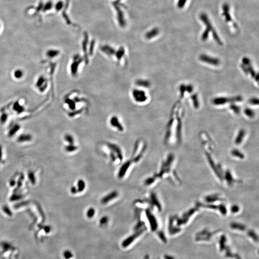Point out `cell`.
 Segmentation results:
<instances>
[{"label": "cell", "instance_id": "4316f807", "mask_svg": "<svg viewBox=\"0 0 259 259\" xmlns=\"http://www.w3.org/2000/svg\"><path fill=\"white\" fill-rule=\"evenodd\" d=\"M65 150L67 152H73V151L76 150L77 149V147L76 146L73 145H73H67L65 147Z\"/></svg>", "mask_w": 259, "mask_h": 259}, {"label": "cell", "instance_id": "83f0119b", "mask_svg": "<svg viewBox=\"0 0 259 259\" xmlns=\"http://www.w3.org/2000/svg\"><path fill=\"white\" fill-rule=\"evenodd\" d=\"M245 114L249 118H253L254 116V112L250 108H246L244 110Z\"/></svg>", "mask_w": 259, "mask_h": 259}, {"label": "cell", "instance_id": "e0dca14e", "mask_svg": "<svg viewBox=\"0 0 259 259\" xmlns=\"http://www.w3.org/2000/svg\"><path fill=\"white\" fill-rule=\"evenodd\" d=\"M60 54V51L56 50H49L46 52V56L50 59L57 57Z\"/></svg>", "mask_w": 259, "mask_h": 259}, {"label": "cell", "instance_id": "1f68e13d", "mask_svg": "<svg viewBox=\"0 0 259 259\" xmlns=\"http://www.w3.org/2000/svg\"><path fill=\"white\" fill-rule=\"evenodd\" d=\"M244 130H240V131H239V134H238V136H237V142L241 141L242 140V136H244Z\"/></svg>", "mask_w": 259, "mask_h": 259}, {"label": "cell", "instance_id": "6da1fadb", "mask_svg": "<svg viewBox=\"0 0 259 259\" xmlns=\"http://www.w3.org/2000/svg\"><path fill=\"white\" fill-rule=\"evenodd\" d=\"M131 96L135 103L139 105L145 104L148 100V96L145 89L137 87L132 90Z\"/></svg>", "mask_w": 259, "mask_h": 259}, {"label": "cell", "instance_id": "ffe728a7", "mask_svg": "<svg viewBox=\"0 0 259 259\" xmlns=\"http://www.w3.org/2000/svg\"><path fill=\"white\" fill-rule=\"evenodd\" d=\"M46 82H47V79H46L45 77L41 75V76H40L38 79L36 83V86L38 88H40V87L44 85Z\"/></svg>", "mask_w": 259, "mask_h": 259}, {"label": "cell", "instance_id": "4dcf8cb0", "mask_svg": "<svg viewBox=\"0 0 259 259\" xmlns=\"http://www.w3.org/2000/svg\"><path fill=\"white\" fill-rule=\"evenodd\" d=\"M187 0H178L177 2L178 7L180 9H182L185 6Z\"/></svg>", "mask_w": 259, "mask_h": 259}, {"label": "cell", "instance_id": "f6af8a7d", "mask_svg": "<svg viewBox=\"0 0 259 259\" xmlns=\"http://www.w3.org/2000/svg\"><path fill=\"white\" fill-rule=\"evenodd\" d=\"M71 192H72V193H73V194H75V193H77L78 192L77 189H76V188L74 187V186H73V187L71 188Z\"/></svg>", "mask_w": 259, "mask_h": 259}, {"label": "cell", "instance_id": "30bf717a", "mask_svg": "<svg viewBox=\"0 0 259 259\" xmlns=\"http://www.w3.org/2000/svg\"><path fill=\"white\" fill-rule=\"evenodd\" d=\"M107 145L108 147L110 148L111 151L116 153L119 159L120 160V161L122 160V159H123V155H122V150L120 149V148L119 147V146L116 145L114 143H107Z\"/></svg>", "mask_w": 259, "mask_h": 259}, {"label": "cell", "instance_id": "8992f818", "mask_svg": "<svg viewBox=\"0 0 259 259\" xmlns=\"http://www.w3.org/2000/svg\"><path fill=\"white\" fill-rule=\"evenodd\" d=\"M146 229H147V228L144 227L141 229L138 230L135 234L132 235V236H130L129 237H127L126 239H125L123 241V242L122 243V247L123 248H126L130 245L135 239H137L138 237H139L141 235H142V233H143V232L145 231Z\"/></svg>", "mask_w": 259, "mask_h": 259}, {"label": "cell", "instance_id": "3957f363", "mask_svg": "<svg viewBox=\"0 0 259 259\" xmlns=\"http://www.w3.org/2000/svg\"><path fill=\"white\" fill-rule=\"evenodd\" d=\"M83 63L85 64L83 57H81L78 54L73 56L70 67L71 74L72 76L75 77L78 75L80 67Z\"/></svg>", "mask_w": 259, "mask_h": 259}, {"label": "cell", "instance_id": "8fae6325", "mask_svg": "<svg viewBox=\"0 0 259 259\" xmlns=\"http://www.w3.org/2000/svg\"><path fill=\"white\" fill-rule=\"evenodd\" d=\"M135 85L136 87L145 89L151 86V83L149 81L144 79H138L135 81Z\"/></svg>", "mask_w": 259, "mask_h": 259}, {"label": "cell", "instance_id": "f35d334b", "mask_svg": "<svg viewBox=\"0 0 259 259\" xmlns=\"http://www.w3.org/2000/svg\"><path fill=\"white\" fill-rule=\"evenodd\" d=\"M250 104H253V105H258L259 101H258V100L257 98H253L250 99Z\"/></svg>", "mask_w": 259, "mask_h": 259}, {"label": "cell", "instance_id": "60d3db41", "mask_svg": "<svg viewBox=\"0 0 259 259\" xmlns=\"http://www.w3.org/2000/svg\"><path fill=\"white\" fill-rule=\"evenodd\" d=\"M29 178H30V182H32V183H35V176H34V174H33V173H30V175H29Z\"/></svg>", "mask_w": 259, "mask_h": 259}, {"label": "cell", "instance_id": "9a60e30c", "mask_svg": "<svg viewBox=\"0 0 259 259\" xmlns=\"http://www.w3.org/2000/svg\"><path fill=\"white\" fill-rule=\"evenodd\" d=\"M13 110L15 111L18 114H21L25 110V108L24 107L21 105L19 103L18 101H16L13 103Z\"/></svg>", "mask_w": 259, "mask_h": 259}, {"label": "cell", "instance_id": "c3c4849f", "mask_svg": "<svg viewBox=\"0 0 259 259\" xmlns=\"http://www.w3.org/2000/svg\"><path fill=\"white\" fill-rule=\"evenodd\" d=\"M165 259H174V258L171 256H169V255H165Z\"/></svg>", "mask_w": 259, "mask_h": 259}, {"label": "cell", "instance_id": "44dd1931", "mask_svg": "<svg viewBox=\"0 0 259 259\" xmlns=\"http://www.w3.org/2000/svg\"><path fill=\"white\" fill-rule=\"evenodd\" d=\"M77 192H83L85 187V183L83 180H79L77 182Z\"/></svg>", "mask_w": 259, "mask_h": 259}, {"label": "cell", "instance_id": "f546056e", "mask_svg": "<svg viewBox=\"0 0 259 259\" xmlns=\"http://www.w3.org/2000/svg\"><path fill=\"white\" fill-rule=\"evenodd\" d=\"M139 144H140V141H139V140H138L135 142V147H134L133 152V154H132V157H134L135 155L136 154V152L137 151L138 149L139 148Z\"/></svg>", "mask_w": 259, "mask_h": 259}, {"label": "cell", "instance_id": "d590c367", "mask_svg": "<svg viewBox=\"0 0 259 259\" xmlns=\"http://www.w3.org/2000/svg\"><path fill=\"white\" fill-rule=\"evenodd\" d=\"M108 221V217L106 216H104L101 218V219L100 220V225H104V224L107 223Z\"/></svg>", "mask_w": 259, "mask_h": 259}, {"label": "cell", "instance_id": "d4e9b609", "mask_svg": "<svg viewBox=\"0 0 259 259\" xmlns=\"http://www.w3.org/2000/svg\"><path fill=\"white\" fill-rule=\"evenodd\" d=\"M65 140L69 143V145H73L74 143V138L72 135L70 134H66L65 136Z\"/></svg>", "mask_w": 259, "mask_h": 259}, {"label": "cell", "instance_id": "ee69618b", "mask_svg": "<svg viewBox=\"0 0 259 259\" xmlns=\"http://www.w3.org/2000/svg\"><path fill=\"white\" fill-rule=\"evenodd\" d=\"M51 3H50V2H48V3H46L45 5V10H50V8H51Z\"/></svg>", "mask_w": 259, "mask_h": 259}, {"label": "cell", "instance_id": "7a4b0ae2", "mask_svg": "<svg viewBox=\"0 0 259 259\" xmlns=\"http://www.w3.org/2000/svg\"><path fill=\"white\" fill-rule=\"evenodd\" d=\"M200 18L201 20L202 21V22H204V23L207 26V28H206L205 32H205H207L208 34L210 32H212L214 39L216 41V42L220 45H222V41H221L219 37L218 36V34L217 33L215 30L214 29V28L213 27L212 25L211 22H210L209 20L208 19V16L207 15V14L204 13H201L200 15Z\"/></svg>", "mask_w": 259, "mask_h": 259}, {"label": "cell", "instance_id": "603a6c76", "mask_svg": "<svg viewBox=\"0 0 259 259\" xmlns=\"http://www.w3.org/2000/svg\"><path fill=\"white\" fill-rule=\"evenodd\" d=\"M158 33H159V30H158V29L157 28H154V30H151L150 32L147 34V38H149V39H150V38H152L153 37H155V36L157 35L158 34Z\"/></svg>", "mask_w": 259, "mask_h": 259}, {"label": "cell", "instance_id": "4fadbf2b", "mask_svg": "<svg viewBox=\"0 0 259 259\" xmlns=\"http://www.w3.org/2000/svg\"><path fill=\"white\" fill-rule=\"evenodd\" d=\"M118 196V192L116 191H113L101 199V203L102 204H107L110 200H112L113 199L117 197Z\"/></svg>", "mask_w": 259, "mask_h": 259}, {"label": "cell", "instance_id": "ac0fdd59", "mask_svg": "<svg viewBox=\"0 0 259 259\" xmlns=\"http://www.w3.org/2000/svg\"><path fill=\"white\" fill-rule=\"evenodd\" d=\"M21 126L19 124H15L14 125L8 132V136L9 137H12L15 134L18 132V131L20 129Z\"/></svg>", "mask_w": 259, "mask_h": 259}, {"label": "cell", "instance_id": "bcb514c9", "mask_svg": "<svg viewBox=\"0 0 259 259\" xmlns=\"http://www.w3.org/2000/svg\"><path fill=\"white\" fill-rule=\"evenodd\" d=\"M62 4L61 3V2H59L58 3H57V5H56V9L57 10H60L61 8V7H62Z\"/></svg>", "mask_w": 259, "mask_h": 259}, {"label": "cell", "instance_id": "d6a6232c", "mask_svg": "<svg viewBox=\"0 0 259 259\" xmlns=\"http://www.w3.org/2000/svg\"><path fill=\"white\" fill-rule=\"evenodd\" d=\"M144 225H145V222H143V221H139L137 223V224H136V225L135 226L134 229H135V230L137 231V230H139L140 228H141Z\"/></svg>", "mask_w": 259, "mask_h": 259}, {"label": "cell", "instance_id": "5b68a950", "mask_svg": "<svg viewBox=\"0 0 259 259\" xmlns=\"http://www.w3.org/2000/svg\"><path fill=\"white\" fill-rule=\"evenodd\" d=\"M120 119L117 115H113L109 119L110 125L115 129H117L119 132H123L124 128L122 124Z\"/></svg>", "mask_w": 259, "mask_h": 259}, {"label": "cell", "instance_id": "277c9868", "mask_svg": "<svg viewBox=\"0 0 259 259\" xmlns=\"http://www.w3.org/2000/svg\"><path fill=\"white\" fill-rule=\"evenodd\" d=\"M242 100V97L240 96L232 98H227V97H218L214 98L212 100V102L215 105H221L225 104L227 103L235 102Z\"/></svg>", "mask_w": 259, "mask_h": 259}, {"label": "cell", "instance_id": "7dc6e473", "mask_svg": "<svg viewBox=\"0 0 259 259\" xmlns=\"http://www.w3.org/2000/svg\"><path fill=\"white\" fill-rule=\"evenodd\" d=\"M4 211H5L7 214H8V215H12V213H11L10 211H9V210L8 209V208H4Z\"/></svg>", "mask_w": 259, "mask_h": 259}, {"label": "cell", "instance_id": "d6986e66", "mask_svg": "<svg viewBox=\"0 0 259 259\" xmlns=\"http://www.w3.org/2000/svg\"><path fill=\"white\" fill-rule=\"evenodd\" d=\"M147 148V145L144 144L143 147H142V149L141 150L140 152L139 153V154L133 159V161L135 162H138V161L140 160L141 158H142V156L143 155V154L145 152V149Z\"/></svg>", "mask_w": 259, "mask_h": 259}, {"label": "cell", "instance_id": "7bdbcfd3", "mask_svg": "<svg viewBox=\"0 0 259 259\" xmlns=\"http://www.w3.org/2000/svg\"><path fill=\"white\" fill-rule=\"evenodd\" d=\"M110 156L112 161H113V162L115 161V160L116 159V157L114 155V153L112 151H110Z\"/></svg>", "mask_w": 259, "mask_h": 259}, {"label": "cell", "instance_id": "52a82bcc", "mask_svg": "<svg viewBox=\"0 0 259 259\" xmlns=\"http://www.w3.org/2000/svg\"><path fill=\"white\" fill-rule=\"evenodd\" d=\"M199 59L200 60L205 63L214 66H218L220 63L219 60L217 58L211 57L205 54H201L199 56Z\"/></svg>", "mask_w": 259, "mask_h": 259}, {"label": "cell", "instance_id": "8d00e7d4", "mask_svg": "<svg viewBox=\"0 0 259 259\" xmlns=\"http://www.w3.org/2000/svg\"><path fill=\"white\" fill-rule=\"evenodd\" d=\"M230 108L232 110H233L235 113H238L239 112V108L237 106L232 105L230 107Z\"/></svg>", "mask_w": 259, "mask_h": 259}, {"label": "cell", "instance_id": "681fc988", "mask_svg": "<svg viewBox=\"0 0 259 259\" xmlns=\"http://www.w3.org/2000/svg\"><path fill=\"white\" fill-rule=\"evenodd\" d=\"M1 157H2V147L0 145V159L1 158Z\"/></svg>", "mask_w": 259, "mask_h": 259}, {"label": "cell", "instance_id": "9c48e42d", "mask_svg": "<svg viewBox=\"0 0 259 259\" xmlns=\"http://www.w3.org/2000/svg\"><path fill=\"white\" fill-rule=\"evenodd\" d=\"M146 215L149 222L150 225L151 227V230L153 231H155L157 228L158 224L157 220L153 214L149 210L146 211Z\"/></svg>", "mask_w": 259, "mask_h": 259}, {"label": "cell", "instance_id": "5bb4252c", "mask_svg": "<svg viewBox=\"0 0 259 259\" xmlns=\"http://www.w3.org/2000/svg\"><path fill=\"white\" fill-rule=\"evenodd\" d=\"M101 51L105 54L108 57L112 58L113 56H115L116 52L114 50V48L111 47L105 46L101 48Z\"/></svg>", "mask_w": 259, "mask_h": 259}, {"label": "cell", "instance_id": "ba28073f", "mask_svg": "<svg viewBox=\"0 0 259 259\" xmlns=\"http://www.w3.org/2000/svg\"><path fill=\"white\" fill-rule=\"evenodd\" d=\"M223 15L225 16V21L229 23H232L233 24V26L235 28H237V24L235 22L233 21V20L232 19L231 16H230L229 13V5H227V3H225L223 5Z\"/></svg>", "mask_w": 259, "mask_h": 259}, {"label": "cell", "instance_id": "7c38bea8", "mask_svg": "<svg viewBox=\"0 0 259 259\" xmlns=\"http://www.w3.org/2000/svg\"><path fill=\"white\" fill-rule=\"evenodd\" d=\"M132 163V161L131 160H129L123 164V165H122L120 168V170H119V173H118V177L119 178L122 179L124 176L126 174V172L127 171L128 168L130 166Z\"/></svg>", "mask_w": 259, "mask_h": 259}, {"label": "cell", "instance_id": "2e32d148", "mask_svg": "<svg viewBox=\"0 0 259 259\" xmlns=\"http://www.w3.org/2000/svg\"><path fill=\"white\" fill-rule=\"evenodd\" d=\"M32 140V136L30 134H22L17 138V141L20 143L28 142Z\"/></svg>", "mask_w": 259, "mask_h": 259}, {"label": "cell", "instance_id": "e575fe53", "mask_svg": "<svg viewBox=\"0 0 259 259\" xmlns=\"http://www.w3.org/2000/svg\"><path fill=\"white\" fill-rule=\"evenodd\" d=\"M154 181H155V179L154 178H149L145 180V183L146 185H149L152 184Z\"/></svg>", "mask_w": 259, "mask_h": 259}, {"label": "cell", "instance_id": "836d02e7", "mask_svg": "<svg viewBox=\"0 0 259 259\" xmlns=\"http://www.w3.org/2000/svg\"><path fill=\"white\" fill-rule=\"evenodd\" d=\"M63 255H64L65 258L66 259H70L73 256V254H72V253L70 251H68V250H66V251L65 252L63 253Z\"/></svg>", "mask_w": 259, "mask_h": 259}, {"label": "cell", "instance_id": "7402d4cb", "mask_svg": "<svg viewBox=\"0 0 259 259\" xmlns=\"http://www.w3.org/2000/svg\"><path fill=\"white\" fill-rule=\"evenodd\" d=\"M151 200L152 201L153 203L156 205L157 208L159 209H161V205H160V203L158 202V200L157 198V197L155 196V195L154 193H152L151 195Z\"/></svg>", "mask_w": 259, "mask_h": 259}, {"label": "cell", "instance_id": "f907efd6", "mask_svg": "<svg viewBox=\"0 0 259 259\" xmlns=\"http://www.w3.org/2000/svg\"><path fill=\"white\" fill-rule=\"evenodd\" d=\"M0 28H1V26H0Z\"/></svg>", "mask_w": 259, "mask_h": 259}, {"label": "cell", "instance_id": "b9f144b4", "mask_svg": "<svg viewBox=\"0 0 259 259\" xmlns=\"http://www.w3.org/2000/svg\"><path fill=\"white\" fill-rule=\"evenodd\" d=\"M22 198V196H19V195H13L12 196L11 200H16L21 199Z\"/></svg>", "mask_w": 259, "mask_h": 259}, {"label": "cell", "instance_id": "484cf974", "mask_svg": "<svg viewBox=\"0 0 259 259\" xmlns=\"http://www.w3.org/2000/svg\"><path fill=\"white\" fill-rule=\"evenodd\" d=\"M8 115L7 113L6 112L3 113L0 116V122L2 124H4L8 120Z\"/></svg>", "mask_w": 259, "mask_h": 259}, {"label": "cell", "instance_id": "f1b7e54d", "mask_svg": "<svg viewBox=\"0 0 259 259\" xmlns=\"http://www.w3.org/2000/svg\"><path fill=\"white\" fill-rule=\"evenodd\" d=\"M95 214V209H94V208H90L88 210V211L87 212L86 215H87V217H88V218H91L94 217Z\"/></svg>", "mask_w": 259, "mask_h": 259}, {"label": "cell", "instance_id": "74e56055", "mask_svg": "<svg viewBox=\"0 0 259 259\" xmlns=\"http://www.w3.org/2000/svg\"><path fill=\"white\" fill-rule=\"evenodd\" d=\"M47 87H48V83L47 82H46L45 83H44V85H42V86H40V88H38V90H39V91L40 92H43L44 91H45V90L47 89Z\"/></svg>", "mask_w": 259, "mask_h": 259}, {"label": "cell", "instance_id": "ab89813d", "mask_svg": "<svg viewBox=\"0 0 259 259\" xmlns=\"http://www.w3.org/2000/svg\"><path fill=\"white\" fill-rule=\"evenodd\" d=\"M158 236L162 240V241L164 242H165L167 240H166V239H165V237L164 236V234L163 233H162V232H159L158 233Z\"/></svg>", "mask_w": 259, "mask_h": 259}, {"label": "cell", "instance_id": "cb8c5ba5", "mask_svg": "<svg viewBox=\"0 0 259 259\" xmlns=\"http://www.w3.org/2000/svg\"><path fill=\"white\" fill-rule=\"evenodd\" d=\"M24 75V73L23 71L22 70H20V69L16 70L14 72V73H13L14 77L17 79H20L21 78H22L23 77V76Z\"/></svg>", "mask_w": 259, "mask_h": 259}]
</instances>
